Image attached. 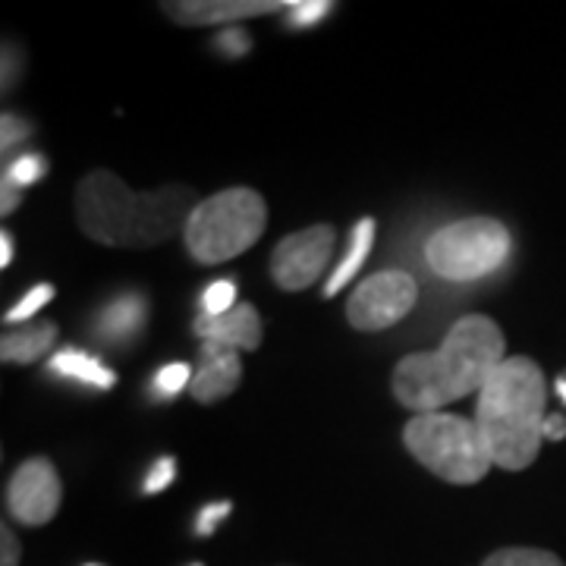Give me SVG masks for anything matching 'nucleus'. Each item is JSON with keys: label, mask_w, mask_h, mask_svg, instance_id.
Here are the masks:
<instances>
[{"label": "nucleus", "mask_w": 566, "mask_h": 566, "mask_svg": "<svg viewBox=\"0 0 566 566\" xmlns=\"http://www.w3.org/2000/svg\"><path fill=\"white\" fill-rule=\"evenodd\" d=\"M199 205L192 186L136 192L111 170H95L76 186V221L88 240L114 249H151L186 230Z\"/></svg>", "instance_id": "1"}, {"label": "nucleus", "mask_w": 566, "mask_h": 566, "mask_svg": "<svg viewBox=\"0 0 566 566\" xmlns=\"http://www.w3.org/2000/svg\"><path fill=\"white\" fill-rule=\"evenodd\" d=\"M504 331L488 315H465L447 331L434 353H412L394 368V397L422 412H441L447 403L479 394L491 371L504 363Z\"/></svg>", "instance_id": "2"}, {"label": "nucleus", "mask_w": 566, "mask_h": 566, "mask_svg": "<svg viewBox=\"0 0 566 566\" xmlns=\"http://www.w3.org/2000/svg\"><path fill=\"white\" fill-rule=\"evenodd\" d=\"M545 375L526 359H504L479 390L475 424L485 438L494 465L523 472L535 463L545 441Z\"/></svg>", "instance_id": "3"}, {"label": "nucleus", "mask_w": 566, "mask_h": 566, "mask_svg": "<svg viewBox=\"0 0 566 566\" xmlns=\"http://www.w3.org/2000/svg\"><path fill=\"white\" fill-rule=\"evenodd\" d=\"M268 205L249 186H230L196 205L186 223V252L199 264H223L262 240Z\"/></svg>", "instance_id": "4"}, {"label": "nucleus", "mask_w": 566, "mask_h": 566, "mask_svg": "<svg viewBox=\"0 0 566 566\" xmlns=\"http://www.w3.org/2000/svg\"><path fill=\"white\" fill-rule=\"evenodd\" d=\"M406 450L450 485H475L491 472V450L475 419L450 412H422L406 422Z\"/></svg>", "instance_id": "5"}, {"label": "nucleus", "mask_w": 566, "mask_h": 566, "mask_svg": "<svg viewBox=\"0 0 566 566\" xmlns=\"http://www.w3.org/2000/svg\"><path fill=\"white\" fill-rule=\"evenodd\" d=\"M513 252V237L504 223L494 218H465L441 227L428 245L424 259L434 274L444 281H482L501 271Z\"/></svg>", "instance_id": "6"}, {"label": "nucleus", "mask_w": 566, "mask_h": 566, "mask_svg": "<svg viewBox=\"0 0 566 566\" xmlns=\"http://www.w3.org/2000/svg\"><path fill=\"white\" fill-rule=\"evenodd\" d=\"M419 303V283L406 271H378L365 277L349 303H346V318L356 331L375 334L400 324Z\"/></svg>", "instance_id": "7"}, {"label": "nucleus", "mask_w": 566, "mask_h": 566, "mask_svg": "<svg viewBox=\"0 0 566 566\" xmlns=\"http://www.w3.org/2000/svg\"><path fill=\"white\" fill-rule=\"evenodd\" d=\"M334 245H337V230L331 223H315L300 233L283 237L271 255V277L286 293L308 290L331 264Z\"/></svg>", "instance_id": "8"}, {"label": "nucleus", "mask_w": 566, "mask_h": 566, "mask_svg": "<svg viewBox=\"0 0 566 566\" xmlns=\"http://www.w3.org/2000/svg\"><path fill=\"white\" fill-rule=\"evenodd\" d=\"M63 501L61 475L51 460L35 457L10 475L7 482V510L22 526H44L57 516Z\"/></svg>", "instance_id": "9"}, {"label": "nucleus", "mask_w": 566, "mask_h": 566, "mask_svg": "<svg viewBox=\"0 0 566 566\" xmlns=\"http://www.w3.org/2000/svg\"><path fill=\"white\" fill-rule=\"evenodd\" d=\"M170 20L180 25H227L240 20H255L268 13L290 10L286 0H182V3H164Z\"/></svg>", "instance_id": "10"}, {"label": "nucleus", "mask_w": 566, "mask_h": 566, "mask_svg": "<svg viewBox=\"0 0 566 566\" xmlns=\"http://www.w3.org/2000/svg\"><path fill=\"white\" fill-rule=\"evenodd\" d=\"M243 381V363L237 349H227L221 344L202 340V365L192 375L189 394L199 403H218L223 397H230Z\"/></svg>", "instance_id": "11"}, {"label": "nucleus", "mask_w": 566, "mask_h": 566, "mask_svg": "<svg viewBox=\"0 0 566 566\" xmlns=\"http://www.w3.org/2000/svg\"><path fill=\"white\" fill-rule=\"evenodd\" d=\"M192 331L202 337V340H211V344H221L227 349H259L262 344V318H259V312H255V305L240 303L233 305L230 312H223V315H199L196 324H192Z\"/></svg>", "instance_id": "12"}, {"label": "nucleus", "mask_w": 566, "mask_h": 566, "mask_svg": "<svg viewBox=\"0 0 566 566\" xmlns=\"http://www.w3.org/2000/svg\"><path fill=\"white\" fill-rule=\"evenodd\" d=\"M148 322V303L142 293H120L95 318V334L107 344H133Z\"/></svg>", "instance_id": "13"}, {"label": "nucleus", "mask_w": 566, "mask_h": 566, "mask_svg": "<svg viewBox=\"0 0 566 566\" xmlns=\"http://www.w3.org/2000/svg\"><path fill=\"white\" fill-rule=\"evenodd\" d=\"M54 340H57V324L54 322L25 324V327L7 334L0 340V356L7 365H32L54 346Z\"/></svg>", "instance_id": "14"}, {"label": "nucleus", "mask_w": 566, "mask_h": 566, "mask_svg": "<svg viewBox=\"0 0 566 566\" xmlns=\"http://www.w3.org/2000/svg\"><path fill=\"white\" fill-rule=\"evenodd\" d=\"M48 368H51L54 375H61V378H73V381H80V385L98 387V390H107V387L117 385V375H114L102 359H95V356H88V353H82V349H73V346L54 353V359L48 363Z\"/></svg>", "instance_id": "15"}, {"label": "nucleus", "mask_w": 566, "mask_h": 566, "mask_svg": "<svg viewBox=\"0 0 566 566\" xmlns=\"http://www.w3.org/2000/svg\"><path fill=\"white\" fill-rule=\"evenodd\" d=\"M371 243H375V221H371V218H363V221L353 227V233H349V249H346V255L340 259V264L334 268L331 281L324 286V296H327V300L337 296L346 283L356 277V271L363 268L365 259H368V252H371Z\"/></svg>", "instance_id": "16"}, {"label": "nucleus", "mask_w": 566, "mask_h": 566, "mask_svg": "<svg viewBox=\"0 0 566 566\" xmlns=\"http://www.w3.org/2000/svg\"><path fill=\"white\" fill-rule=\"evenodd\" d=\"M482 566H566L557 554L542 547H501Z\"/></svg>", "instance_id": "17"}, {"label": "nucleus", "mask_w": 566, "mask_h": 566, "mask_svg": "<svg viewBox=\"0 0 566 566\" xmlns=\"http://www.w3.org/2000/svg\"><path fill=\"white\" fill-rule=\"evenodd\" d=\"M51 300H54V286H51V283H39V286H32V290L22 296L20 303L13 305V308L3 315V322L7 324L29 322V318H32V315H39L41 308L51 303Z\"/></svg>", "instance_id": "18"}, {"label": "nucleus", "mask_w": 566, "mask_h": 566, "mask_svg": "<svg viewBox=\"0 0 566 566\" xmlns=\"http://www.w3.org/2000/svg\"><path fill=\"white\" fill-rule=\"evenodd\" d=\"M192 385V368L186 363H170L158 368V375L151 378V390L158 394V397H177L182 387Z\"/></svg>", "instance_id": "19"}, {"label": "nucleus", "mask_w": 566, "mask_h": 566, "mask_svg": "<svg viewBox=\"0 0 566 566\" xmlns=\"http://www.w3.org/2000/svg\"><path fill=\"white\" fill-rule=\"evenodd\" d=\"M237 305V283L233 281H214L205 286L202 293V315H223Z\"/></svg>", "instance_id": "20"}, {"label": "nucleus", "mask_w": 566, "mask_h": 566, "mask_svg": "<svg viewBox=\"0 0 566 566\" xmlns=\"http://www.w3.org/2000/svg\"><path fill=\"white\" fill-rule=\"evenodd\" d=\"M331 10H334V3H327V0H293L286 10V22L293 29H308V25L322 22Z\"/></svg>", "instance_id": "21"}, {"label": "nucleus", "mask_w": 566, "mask_h": 566, "mask_svg": "<svg viewBox=\"0 0 566 566\" xmlns=\"http://www.w3.org/2000/svg\"><path fill=\"white\" fill-rule=\"evenodd\" d=\"M44 170H48V164L41 155H22L17 161L7 167V177L3 180H10L13 186H32V182H39L44 177Z\"/></svg>", "instance_id": "22"}, {"label": "nucleus", "mask_w": 566, "mask_h": 566, "mask_svg": "<svg viewBox=\"0 0 566 566\" xmlns=\"http://www.w3.org/2000/svg\"><path fill=\"white\" fill-rule=\"evenodd\" d=\"M177 479V463L170 460V457H164L158 463L148 469V475H145V482H142V491L145 494H161L170 488V482Z\"/></svg>", "instance_id": "23"}, {"label": "nucleus", "mask_w": 566, "mask_h": 566, "mask_svg": "<svg viewBox=\"0 0 566 566\" xmlns=\"http://www.w3.org/2000/svg\"><path fill=\"white\" fill-rule=\"evenodd\" d=\"M214 48L221 51L223 57H243V54H249V48H252V35L245 29L230 25V29H223L221 35L214 39Z\"/></svg>", "instance_id": "24"}, {"label": "nucleus", "mask_w": 566, "mask_h": 566, "mask_svg": "<svg viewBox=\"0 0 566 566\" xmlns=\"http://www.w3.org/2000/svg\"><path fill=\"white\" fill-rule=\"evenodd\" d=\"M230 510H233V506H230V501H218V504L205 506L202 513H199V520H196V535H199V538L214 535V528L221 526L223 520L230 516Z\"/></svg>", "instance_id": "25"}, {"label": "nucleus", "mask_w": 566, "mask_h": 566, "mask_svg": "<svg viewBox=\"0 0 566 566\" xmlns=\"http://www.w3.org/2000/svg\"><path fill=\"white\" fill-rule=\"evenodd\" d=\"M29 133H32V126L17 117V114H3V120H0V145H3V151H10V145H17V142L29 139Z\"/></svg>", "instance_id": "26"}, {"label": "nucleus", "mask_w": 566, "mask_h": 566, "mask_svg": "<svg viewBox=\"0 0 566 566\" xmlns=\"http://www.w3.org/2000/svg\"><path fill=\"white\" fill-rule=\"evenodd\" d=\"M0 547H3V560H0V566H17L20 564V538L13 535V528L0 526Z\"/></svg>", "instance_id": "27"}, {"label": "nucleus", "mask_w": 566, "mask_h": 566, "mask_svg": "<svg viewBox=\"0 0 566 566\" xmlns=\"http://www.w3.org/2000/svg\"><path fill=\"white\" fill-rule=\"evenodd\" d=\"M560 438H566V416H547L545 441H560Z\"/></svg>", "instance_id": "28"}, {"label": "nucleus", "mask_w": 566, "mask_h": 566, "mask_svg": "<svg viewBox=\"0 0 566 566\" xmlns=\"http://www.w3.org/2000/svg\"><path fill=\"white\" fill-rule=\"evenodd\" d=\"M17 205H20V186H13L10 180H3V205H0V211H3V214H10Z\"/></svg>", "instance_id": "29"}, {"label": "nucleus", "mask_w": 566, "mask_h": 566, "mask_svg": "<svg viewBox=\"0 0 566 566\" xmlns=\"http://www.w3.org/2000/svg\"><path fill=\"white\" fill-rule=\"evenodd\" d=\"M13 259V237L10 233H0V264L7 268Z\"/></svg>", "instance_id": "30"}, {"label": "nucleus", "mask_w": 566, "mask_h": 566, "mask_svg": "<svg viewBox=\"0 0 566 566\" xmlns=\"http://www.w3.org/2000/svg\"><path fill=\"white\" fill-rule=\"evenodd\" d=\"M557 394H560V400L566 403V375H560V381H557Z\"/></svg>", "instance_id": "31"}, {"label": "nucleus", "mask_w": 566, "mask_h": 566, "mask_svg": "<svg viewBox=\"0 0 566 566\" xmlns=\"http://www.w3.org/2000/svg\"><path fill=\"white\" fill-rule=\"evenodd\" d=\"M189 566H202V564H189Z\"/></svg>", "instance_id": "32"}, {"label": "nucleus", "mask_w": 566, "mask_h": 566, "mask_svg": "<svg viewBox=\"0 0 566 566\" xmlns=\"http://www.w3.org/2000/svg\"><path fill=\"white\" fill-rule=\"evenodd\" d=\"M88 566H95V564H88Z\"/></svg>", "instance_id": "33"}]
</instances>
